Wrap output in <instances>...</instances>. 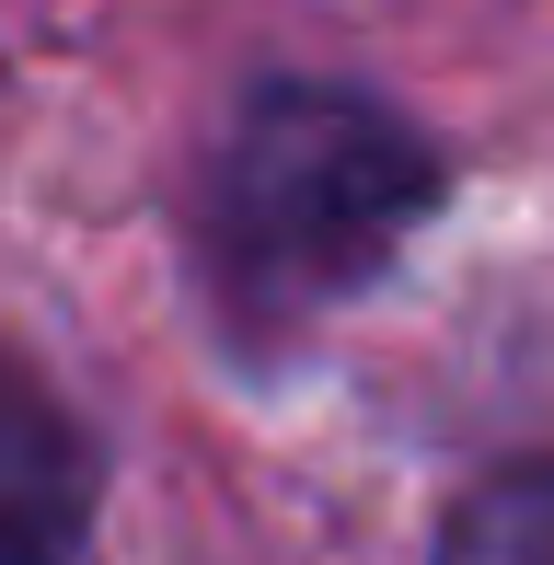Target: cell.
<instances>
[{
	"label": "cell",
	"mask_w": 554,
	"mask_h": 565,
	"mask_svg": "<svg viewBox=\"0 0 554 565\" xmlns=\"http://www.w3.org/2000/svg\"><path fill=\"white\" fill-rule=\"evenodd\" d=\"M439 209V150L393 105L335 82H266L209 150V289L232 323H323L393 266Z\"/></svg>",
	"instance_id": "6da1fadb"
},
{
	"label": "cell",
	"mask_w": 554,
	"mask_h": 565,
	"mask_svg": "<svg viewBox=\"0 0 554 565\" xmlns=\"http://www.w3.org/2000/svg\"><path fill=\"white\" fill-rule=\"evenodd\" d=\"M93 508H105V461L82 416L0 358V565H82Z\"/></svg>",
	"instance_id": "7a4b0ae2"
},
{
	"label": "cell",
	"mask_w": 554,
	"mask_h": 565,
	"mask_svg": "<svg viewBox=\"0 0 554 565\" xmlns=\"http://www.w3.org/2000/svg\"><path fill=\"white\" fill-rule=\"evenodd\" d=\"M439 565H554V461L473 484L439 531Z\"/></svg>",
	"instance_id": "3957f363"
}]
</instances>
